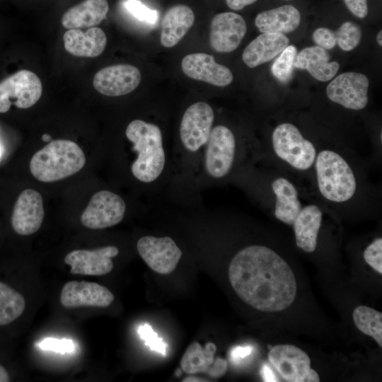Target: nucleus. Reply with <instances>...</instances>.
<instances>
[{"instance_id":"29","label":"nucleus","mask_w":382,"mask_h":382,"mask_svg":"<svg viewBox=\"0 0 382 382\" xmlns=\"http://www.w3.org/2000/svg\"><path fill=\"white\" fill-rule=\"evenodd\" d=\"M356 327L364 334L373 337L382 347V313L366 306L356 307L352 313Z\"/></svg>"},{"instance_id":"16","label":"nucleus","mask_w":382,"mask_h":382,"mask_svg":"<svg viewBox=\"0 0 382 382\" xmlns=\"http://www.w3.org/2000/svg\"><path fill=\"white\" fill-rule=\"evenodd\" d=\"M118 253V248L114 245L94 250H74L65 256L64 262L71 267V274L101 276L112 271V258Z\"/></svg>"},{"instance_id":"2","label":"nucleus","mask_w":382,"mask_h":382,"mask_svg":"<svg viewBox=\"0 0 382 382\" xmlns=\"http://www.w3.org/2000/svg\"><path fill=\"white\" fill-rule=\"evenodd\" d=\"M311 175L325 208L358 209L363 204L367 192L364 176L345 150L318 149Z\"/></svg>"},{"instance_id":"22","label":"nucleus","mask_w":382,"mask_h":382,"mask_svg":"<svg viewBox=\"0 0 382 382\" xmlns=\"http://www.w3.org/2000/svg\"><path fill=\"white\" fill-rule=\"evenodd\" d=\"M63 40L65 50L80 57H96L103 52L107 44L105 33L98 27L89 28L85 32L70 29L65 32Z\"/></svg>"},{"instance_id":"40","label":"nucleus","mask_w":382,"mask_h":382,"mask_svg":"<svg viewBox=\"0 0 382 382\" xmlns=\"http://www.w3.org/2000/svg\"><path fill=\"white\" fill-rule=\"evenodd\" d=\"M257 0H226L227 6L233 10H241L245 6L252 4Z\"/></svg>"},{"instance_id":"6","label":"nucleus","mask_w":382,"mask_h":382,"mask_svg":"<svg viewBox=\"0 0 382 382\" xmlns=\"http://www.w3.org/2000/svg\"><path fill=\"white\" fill-rule=\"evenodd\" d=\"M299 187L289 175L281 170L270 172L267 192V204L278 221L292 226L303 204Z\"/></svg>"},{"instance_id":"18","label":"nucleus","mask_w":382,"mask_h":382,"mask_svg":"<svg viewBox=\"0 0 382 382\" xmlns=\"http://www.w3.org/2000/svg\"><path fill=\"white\" fill-rule=\"evenodd\" d=\"M268 359L286 381L304 382L311 369V359L308 355L292 345H279L273 347L268 354Z\"/></svg>"},{"instance_id":"19","label":"nucleus","mask_w":382,"mask_h":382,"mask_svg":"<svg viewBox=\"0 0 382 382\" xmlns=\"http://www.w3.org/2000/svg\"><path fill=\"white\" fill-rule=\"evenodd\" d=\"M216 347L213 342H207L204 347L193 342L184 352L180 366L188 374L204 373L212 378H220L226 371L227 362L219 357L215 358Z\"/></svg>"},{"instance_id":"5","label":"nucleus","mask_w":382,"mask_h":382,"mask_svg":"<svg viewBox=\"0 0 382 382\" xmlns=\"http://www.w3.org/2000/svg\"><path fill=\"white\" fill-rule=\"evenodd\" d=\"M271 147L272 157L284 169L312 175L318 149L296 126L289 122L278 125L272 133Z\"/></svg>"},{"instance_id":"37","label":"nucleus","mask_w":382,"mask_h":382,"mask_svg":"<svg viewBox=\"0 0 382 382\" xmlns=\"http://www.w3.org/2000/svg\"><path fill=\"white\" fill-rule=\"evenodd\" d=\"M347 8L357 17L365 18L368 14L367 0H345Z\"/></svg>"},{"instance_id":"14","label":"nucleus","mask_w":382,"mask_h":382,"mask_svg":"<svg viewBox=\"0 0 382 382\" xmlns=\"http://www.w3.org/2000/svg\"><path fill=\"white\" fill-rule=\"evenodd\" d=\"M246 31V23L241 15L233 12L218 13L210 24V45L218 52H233L240 45Z\"/></svg>"},{"instance_id":"39","label":"nucleus","mask_w":382,"mask_h":382,"mask_svg":"<svg viewBox=\"0 0 382 382\" xmlns=\"http://www.w3.org/2000/svg\"><path fill=\"white\" fill-rule=\"evenodd\" d=\"M260 374L264 381H279L274 371L267 364H264L260 370Z\"/></svg>"},{"instance_id":"15","label":"nucleus","mask_w":382,"mask_h":382,"mask_svg":"<svg viewBox=\"0 0 382 382\" xmlns=\"http://www.w3.org/2000/svg\"><path fill=\"white\" fill-rule=\"evenodd\" d=\"M113 294L96 282L70 281L61 291L60 301L69 308L82 306L105 308L114 301Z\"/></svg>"},{"instance_id":"38","label":"nucleus","mask_w":382,"mask_h":382,"mask_svg":"<svg viewBox=\"0 0 382 382\" xmlns=\"http://www.w3.org/2000/svg\"><path fill=\"white\" fill-rule=\"evenodd\" d=\"M253 350V347L250 345L236 346L233 347L230 353L231 361L238 364L242 361L243 359L249 357Z\"/></svg>"},{"instance_id":"44","label":"nucleus","mask_w":382,"mask_h":382,"mask_svg":"<svg viewBox=\"0 0 382 382\" xmlns=\"http://www.w3.org/2000/svg\"><path fill=\"white\" fill-rule=\"evenodd\" d=\"M381 38H382V31L380 30L378 34H377V36H376V41L378 42V44L381 46L382 45V40H381Z\"/></svg>"},{"instance_id":"43","label":"nucleus","mask_w":382,"mask_h":382,"mask_svg":"<svg viewBox=\"0 0 382 382\" xmlns=\"http://www.w3.org/2000/svg\"><path fill=\"white\" fill-rule=\"evenodd\" d=\"M183 381H207V380H203L202 378L197 377H187L184 378Z\"/></svg>"},{"instance_id":"28","label":"nucleus","mask_w":382,"mask_h":382,"mask_svg":"<svg viewBox=\"0 0 382 382\" xmlns=\"http://www.w3.org/2000/svg\"><path fill=\"white\" fill-rule=\"evenodd\" d=\"M25 308L24 297L0 282V325L11 323L21 316Z\"/></svg>"},{"instance_id":"9","label":"nucleus","mask_w":382,"mask_h":382,"mask_svg":"<svg viewBox=\"0 0 382 382\" xmlns=\"http://www.w3.org/2000/svg\"><path fill=\"white\" fill-rule=\"evenodd\" d=\"M125 211V202L120 195L109 190H100L91 197L81 221L88 228L103 229L119 224Z\"/></svg>"},{"instance_id":"45","label":"nucleus","mask_w":382,"mask_h":382,"mask_svg":"<svg viewBox=\"0 0 382 382\" xmlns=\"http://www.w3.org/2000/svg\"><path fill=\"white\" fill-rule=\"evenodd\" d=\"M42 139L44 141H52V137L50 134H44L42 136Z\"/></svg>"},{"instance_id":"47","label":"nucleus","mask_w":382,"mask_h":382,"mask_svg":"<svg viewBox=\"0 0 382 382\" xmlns=\"http://www.w3.org/2000/svg\"><path fill=\"white\" fill-rule=\"evenodd\" d=\"M1 147L0 146V157H1Z\"/></svg>"},{"instance_id":"31","label":"nucleus","mask_w":382,"mask_h":382,"mask_svg":"<svg viewBox=\"0 0 382 382\" xmlns=\"http://www.w3.org/2000/svg\"><path fill=\"white\" fill-rule=\"evenodd\" d=\"M335 33L337 43L344 51H351L356 48L361 39L360 28L351 21L343 23Z\"/></svg>"},{"instance_id":"1","label":"nucleus","mask_w":382,"mask_h":382,"mask_svg":"<svg viewBox=\"0 0 382 382\" xmlns=\"http://www.w3.org/2000/svg\"><path fill=\"white\" fill-rule=\"evenodd\" d=\"M228 278L239 298L261 311L285 310L296 297V282L291 267L265 245H251L238 251L230 262Z\"/></svg>"},{"instance_id":"3","label":"nucleus","mask_w":382,"mask_h":382,"mask_svg":"<svg viewBox=\"0 0 382 382\" xmlns=\"http://www.w3.org/2000/svg\"><path fill=\"white\" fill-rule=\"evenodd\" d=\"M125 134L137 154L131 166L133 175L146 183L156 180L161 174L166 163L159 127L141 120H134L127 125Z\"/></svg>"},{"instance_id":"41","label":"nucleus","mask_w":382,"mask_h":382,"mask_svg":"<svg viewBox=\"0 0 382 382\" xmlns=\"http://www.w3.org/2000/svg\"><path fill=\"white\" fill-rule=\"evenodd\" d=\"M318 381H320V378H319L318 374L315 370L311 369L304 379V382H318Z\"/></svg>"},{"instance_id":"13","label":"nucleus","mask_w":382,"mask_h":382,"mask_svg":"<svg viewBox=\"0 0 382 382\" xmlns=\"http://www.w3.org/2000/svg\"><path fill=\"white\" fill-rule=\"evenodd\" d=\"M141 72L131 64H121L104 67L94 76L93 85L100 93L120 96L133 91L139 85Z\"/></svg>"},{"instance_id":"11","label":"nucleus","mask_w":382,"mask_h":382,"mask_svg":"<svg viewBox=\"0 0 382 382\" xmlns=\"http://www.w3.org/2000/svg\"><path fill=\"white\" fill-rule=\"evenodd\" d=\"M369 81L364 74L345 72L336 76L326 88L330 100L346 109L360 110L368 103Z\"/></svg>"},{"instance_id":"25","label":"nucleus","mask_w":382,"mask_h":382,"mask_svg":"<svg viewBox=\"0 0 382 382\" xmlns=\"http://www.w3.org/2000/svg\"><path fill=\"white\" fill-rule=\"evenodd\" d=\"M108 11L107 0H84L63 14L62 25L68 30L92 28L106 18Z\"/></svg>"},{"instance_id":"27","label":"nucleus","mask_w":382,"mask_h":382,"mask_svg":"<svg viewBox=\"0 0 382 382\" xmlns=\"http://www.w3.org/2000/svg\"><path fill=\"white\" fill-rule=\"evenodd\" d=\"M328 52L318 46L303 49L296 57L294 66L306 69L316 79L328 81L332 79L338 71L340 64L337 62H330Z\"/></svg>"},{"instance_id":"23","label":"nucleus","mask_w":382,"mask_h":382,"mask_svg":"<svg viewBox=\"0 0 382 382\" xmlns=\"http://www.w3.org/2000/svg\"><path fill=\"white\" fill-rule=\"evenodd\" d=\"M289 43V38L282 33H263L245 48L242 59L248 67H256L274 59Z\"/></svg>"},{"instance_id":"26","label":"nucleus","mask_w":382,"mask_h":382,"mask_svg":"<svg viewBox=\"0 0 382 382\" xmlns=\"http://www.w3.org/2000/svg\"><path fill=\"white\" fill-rule=\"evenodd\" d=\"M301 23V13L292 5H284L278 8L259 13L255 19L258 30L263 33H287L295 30Z\"/></svg>"},{"instance_id":"30","label":"nucleus","mask_w":382,"mask_h":382,"mask_svg":"<svg viewBox=\"0 0 382 382\" xmlns=\"http://www.w3.org/2000/svg\"><path fill=\"white\" fill-rule=\"evenodd\" d=\"M296 54V47L288 45L274 62L271 71L280 82L286 83L291 77Z\"/></svg>"},{"instance_id":"24","label":"nucleus","mask_w":382,"mask_h":382,"mask_svg":"<svg viewBox=\"0 0 382 382\" xmlns=\"http://www.w3.org/2000/svg\"><path fill=\"white\" fill-rule=\"evenodd\" d=\"M195 18L188 6L178 4L170 8L161 21V44L167 48L177 45L191 28Z\"/></svg>"},{"instance_id":"21","label":"nucleus","mask_w":382,"mask_h":382,"mask_svg":"<svg viewBox=\"0 0 382 382\" xmlns=\"http://www.w3.org/2000/svg\"><path fill=\"white\" fill-rule=\"evenodd\" d=\"M323 204L308 203L303 206L292 226L296 244L306 253H311L316 249L323 224Z\"/></svg>"},{"instance_id":"10","label":"nucleus","mask_w":382,"mask_h":382,"mask_svg":"<svg viewBox=\"0 0 382 382\" xmlns=\"http://www.w3.org/2000/svg\"><path fill=\"white\" fill-rule=\"evenodd\" d=\"M214 120L212 107L197 102L185 111L180 125V137L184 147L195 152L207 144Z\"/></svg>"},{"instance_id":"46","label":"nucleus","mask_w":382,"mask_h":382,"mask_svg":"<svg viewBox=\"0 0 382 382\" xmlns=\"http://www.w3.org/2000/svg\"><path fill=\"white\" fill-rule=\"evenodd\" d=\"M175 374L176 376H179L181 375V371L180 369H177L176 372H175Z\"/></svg>"},{"instance_id":"8","label":"nucleus","mask_w":382,"mask_h":382,"mask_svg":"<svg viewBox=\"0 0 382 382\" xmlns=\"http://www.w3.org/2000/svg\"><path fill=\"white\" fill-rule=\"evenodd\" d=\"M236 154V140L233 132L224 125L212 128L205 152L207 173L216 179L226 176L233 166Z\"/></svg>"},{"instance_id":"42","label":"nucleus","mask_w":382,"mask_h":382,"mask_svg":"<svg viewBox=\"0 0 382 382\" xmlns=\"http://www.w3.org/2000/svg\"><path fill=\"white\" fill-rule=\"evenodd\" d=\"M9 381L10 377L7 371L0 365V382H8Z\"/></svg>"},{"instance_id":"4","label":"nucleus","mask_w":382,"mask_h":382,"mask_svg":"<svg viewBox=\"0 0 382 382\" xmlns=\"http://www.w3.org/2000/svg\"><path fill=\"white\" fill-rule=\"evenodd\" d=\"M85 163V154L76 143L56 139L35 153L30 162V170L39 181L52 183L75 174Z\"/></svg>"},{"instance_id":"34","label":"nucleus","mask_w":382,"mask_h":382,"mask_svg":"<svg viewBox=\"0 0 382 382\" xmlns=\"http://www.w3.org/2000/svg\"><path fill=\"white\" fill-rule=\"evenodd\" d=\"M138 332L141 338L145 341V344L149 346L151 349L166 355V343L161 338L158 337L149 325L145 324L141 325L139 328Z\"/></svg>"},{"instance_id":"32","label":"nucleus","mask_w":382,"mask_h":382,"mask_svg":"<svg viewBox=\"0 0 382 382\" xmlns=\"http://www.w3.org/2000/svg\"><path fill=\"white\" fill-rule=\"evenodd\" d=\"M125 6L134 17L140 21L151 24L158 21V12L146 6L139 0H127Z\"/></svg>"},{"instance_id":"33","label":"nucleus","mask_w":382,"mask_h":382,"mask_svg":"<svg viewBox=\"0 0 382 382\" xmlns=\"http://www.w3.org/2000/svg\"><path fill=\"white\" fill-rule=\"evenodd\" d=\"M364 260L377 272L382 274V238H377L364 250Z\"/></svg>"},{"instance_id":"36","label":"nucleus","mask_w":382,"mask_h":382,"mask_svg":"<svg viewBox=\"0 0 382 382\" xmlns=\"http://www.w3.org/2000/svg\"><path fill=\"white\" fill-rule=\"evenodd\" d=\"M313 40L317 46L324 50H331L337 44L335 33L327 28H318L313 32Z\"/></svg>"},{"instance_id":"7","label":"nucleus","mask_w":382,"mask_h":382,"mask_svg":"<svg viewBox=\"0 0 382 382\" xmlns=\"http://www.w3.org/2000/svg\"><path fill=\"white\" fill-rule=\"evenodd\" d=\"M42 93L40 78L30 70H20L0 83V113L8 112L12 105L29 108L39 100Z\"/></svg>"},{"instance_id":"17","label":"nucleus","mask_w":382,"mask_h":382,"mask_svg":"<svg viewBox=\"0 0 382 382\" xmlns=\"http://www.w3.org/2000/svg\"><path fill=\"white\" fill-rule=\"evenodd\" d=\"M44 218L42 197L33 189L24 190L15 203L11 225L19 235L28 236L37 231Z\"/></svg>"},{"instance_id":"12","label":"nucleus","mask_w":382,"mask_h":382,"mask_svg":"<svg viewBox=\"0 0 382 382\" xmlns=\"http://www.w3.org/2000/svg\"><path fill=\"white\" fill-rule=\"evenodd\" d=\"M137 248L146 264L161 274L173 272L182 256L181 250L168 236H143L137 241Z\"/></svg>"},{"instance_id":"20","label":"nucleus","mask_w":382,"mask_h":382,"mask_svg":"<svg viewBox=\"0 0 382 382\" xmlns=\"http://www.w3.org/2000/svg\"><path fill=\"white\" fill-rule=\"evenodd\" d=\"M181 68L188 77L216 86H228L233 79L228 67L216 63L212 55L206 53L186 55L181 62Z\"/></svg>"},{"instance_id":"35","label":"nucleus","mask_w":382,"mask_h":382,"mask_svg":"<svg viewBox=\"0 0 382 382\" xmlns=\"http://www.w3.org/2000/svg\"><path fill=\"white\" fill-rule=\"evenodd\" d=\"M38 346L44 350L54 351L61 354L71 353L75 349L74 342L69 339H55L48 337L38 344Z\"/></svg>"}]
</instances>
